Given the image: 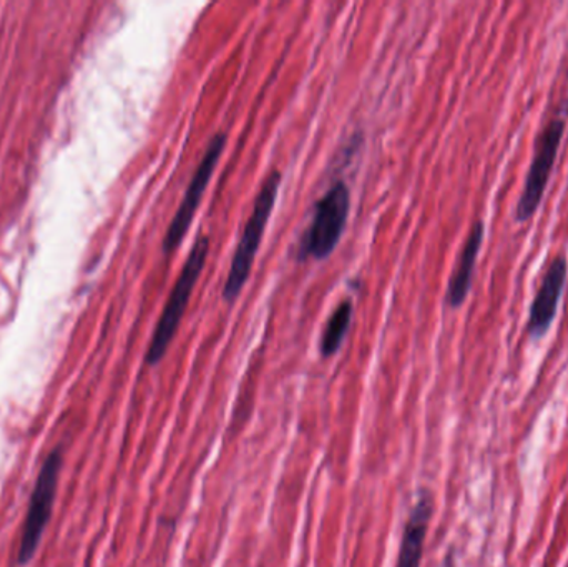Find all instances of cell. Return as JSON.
Wrapping results in <instances>:
<instances>
[{
  "label": "cell",
  "mask_w": 568,
  "mask_h": 567,
  "mask_svg": "<svg viewBox=\"0 0 568 567\" xmlns=\"http://www.w3.org/2000/svg\"><path fill=\"white\" fill-rule=\"evenodd\" d=\"M484 236H486V225H484L483 220H479L470 229L463 252H460L459 260H457L456 270L450 276L446 295V303L449 308H460L469 296L474 270H476L477 259H479L480 249H483Z\"/></svg>",
  "instance_id": "cell-9"
},
{
  "label": "cell",
  "mask_w": 568,
  "mask_h": 567,
  "mask_svg": "<svg viewBox=\"0 0 568 567\" xmlns=\"http://www.w3.org/2000/svg\"><path fill=\"white\" fill-rule=\"evenodd\" d=\"M434 506L436 503L433 493L427 488H420L417 492L416 505L410 509L409 519L404 526L396 567H420Z\"/></svg>",
  "instance_id": "cell-8"
},
{
  "label": "cell",
  "mask_w": 568,
  "mask_h": 567,
  "mask_svg": "<svg viewBox=\"0 0 568 567\" xmlns=\"http://www.w3.org/2000/svg\"><path fill=\"white\" fill-rule=\"evenodd\" d=\"M351 316H353V305L351 302H343L327 320L323 338H321V355L324 358H331L341 348V343L351 325Z\"/></svg>",
  "instance_id": "cell-10"
},
{
  "label": "cell",
  "mask_w": 568,
  "mask_h": 567,
  "mask_svg": "<svg viewBox=\"0 0 568 567\" xmlns=\"http://www.w3.org/2000/svg\"><path fill=\"white\" fill-rule=\"evenodd\" d=\"M567 122L562 117L550 120L536 140L532 163L527 172L523 193L517 202L514 219L517 223H526L536 215L546 195L547 185L556 166L557 155L566 135Z\"/></svg>",
  "instance_id": "cell-4"
},
{
  "label": "cell",
  "mask_w": 568,
  "mask_h": 567,
  "mask_svg": "<svg viewBox=\"0 0 568 567\" xmlns=\"http://www.w3.org/2000/svg\"><path fill=\"white\" fill-rule=\"evenodd\" d=\"M63 466V448L57 446L43 459L27 505L26 519H23L22 535H20L19 551H17V565H29L39 551L43 533L52 518L53 505H55L57 492H59L60 472Z\"/></svg>",
  "instance_id": "cell-2"
},
{
  "label": "cell",
  "mask_w": 568,
  "mask_h": 567,
  "mask_svg": "<svg viewBox=\"0 0 568 567\" xmlns=\"http://www.w3.org/2000/svg\"><path fill=\"white\" fill-rule=\"evenodd\" d=\"M349 205V190L343 182L327 190L326 195L316 205L310 230L303 236L301 256L323 260L333 253L346 226Z\"/></svg>",
  "instance_id": "cell-5"
},
{
  "label": "cell",
  "mask_w": 568,
  "mask_h": 567,
  "mask_svg": "<svg viewBox=\"0 0 568 567\" xmlns=\"http://www.w3.org/2000/svg\"><path fill=\"white\" fill-rule=\"evenodd\" d=\"M443 567H457L456 566V555H454L453 549H450V551L447 553L446 559H444Z\"/></svg>",
  "instance_id": "cell-11"
},
{
  "label": "cell",
  "mask_w": 568,
  "mask_h": 567,
  "mask_svg": "<svg viewBox=\"0 0 568 567\" xmlns=\"http://www.w3.org/2000/svg\"><path fill=\"white\" fill-rule=\"evenodd\" d=\"M225 145L226 135L216 133L210 145L206 146L205 156L200 162L199 169H196L195 175H193L192 182H190L189 190H186L185 196H183L182 205L176 210L175 216H173L172 223H170L169 232H166L165 239H163V253L165 255H170V253L175 252L182 245L183 239H185L190 225H192L193 216H195L200 202H202L203 193H205L206 186H209L210 180H212L215 166L219 165L220 156H222Z\"/></svg>",
  "instance_id": "cell-6"
},
{
  "label": "cell",
  "mask_w": 568,
  "mask_h": 567,
  "mask_svg": "<svg viewBox=\"0 0 568 567\" xmlns=\"http://www.w3.org/2000/svg\"><path fill=\"white\" fill-rule=\"evenodd\" d=\"M210 253V240L206 236H199L190 250L189 259L183 265L182 273L170 293L169 302L163 308L162 316L156 323L155 333L150 342L149 352H146L145 362L149 366H156L162 362L163 356L169 352L170 343L175 338L180 322L185 315L189 306L190 296L193 288L205 269L206 259Z\"/></svg>",
  "instance_id": "cell-1"
},
{
  "label": "cell",
  "mask_w": 568,
  "mask_h": 567,
  "mask_svg": "<svg viewBox=\"0 0 568 567\" xmlns=\"http://www.w3.org/2000/svg\"><path fill=\"white\" fill-rule=\"evenodd\" d=\"M568 275L567 256L559 255L550 262L539 292L530 306L529 322H527V333L530 338L540 340L549 333L554 325L557 312H559L560 298H562L564 288H566Z\"/></svg>",
  "instance_id": "cell-7"
},
{
  "label": "cell",
  "mask_w": 568,
  "mask_h": 567,
  "mask_svg": "<svg viewBox=\"0 0 568 567\" xmlns=\"http://www.w3.org/2000/svg\"><path fill=\"white\" fill-rule=\"evenodd\" d=\"M280 185H282V173H270L268 179L265 180L262 190H260L258 196H256L255 206H253L252 215L246 222L242 240L236 246L232 269H230L225 288H223V298L226 302H235L242 293L243 286L248 282L256 253H258L260 245H262L266 225H268L270 216H272L273 206H275L276 199H278Z\"/></svg>",
  "instance_id": "cell-3"
}]
</instances>
